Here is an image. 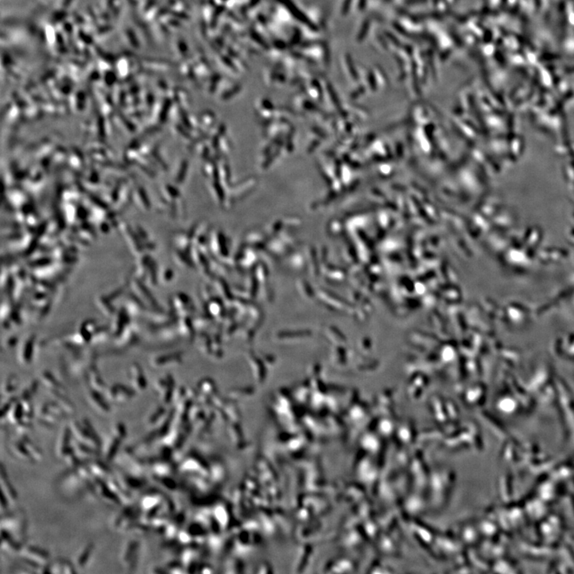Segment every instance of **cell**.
<instances>
[{
  "label": "cell",
  "instance_id": "cell-6",
  "mask_svg": "<svg viewBox=\"0 0 574 574\" xmlns=\"http://www.w3.org/2000/svg\"><path fill=\"white\" fill-rule=\"evenodd\" d=\"M42 573L49 574H74L75 570L70 562L65 560H57L51 562L50 565L42 570Z\"/></svg>",
  "mask_w": 574,
  "mask_h": 574
},
{
  "label": "cell",
  "instance_id": "cell-1",
  "mask_svg": "<svg viewBox=\"0 0 574 574\" xmlns=\"http://www.w3.org/2000/svg\"><path fill=\"white\" fill-rule=\"evenodd\" d=\"M21 553H22V561L29 567L43 570L47 566L46 563L49 561V554L46 552V550H42L37 546H29L22 549L21 550Z\"/></svg>",
  "mask_w": 574,
  "mask_h": 574
},
{
  "label": "cell",
  "instance_id": "cell-2",
  "mask_svg": "<svg viewBox=\"0 0 574 574\" xmlns=\"http://www.w3.org/2000/svg\"><path fill=\"white\" fill-rule=\"evenodd\" d=\"M1 490H2V509H6L9 506L10 501H15L17 499V494L15 490L12 486L10 481L8 479L7 475L4 472L3 466L2 465V472H1Z\"/></svg>",
  "mask_w": 574,
  "mask_h": 574
},
{
  "label": "cell",
  "instance_id": "cell-8",
  "mask_svg": "<svg viewBox=\"0 0 574 574\" xmlns=\"http://www.w3.org/2000/svg\"><path fill=\"white\" fill-rule=\"evenodd\" d=\"M34 340H35L34 336H30L23 343L19 353L20 359L22 363L27 364L31 361L34 353Z\"/></svg>",
  "mask_w": 574,
  "mask_h": 574
},
{
  "label": "cell",
  "instance_id": "cell-5",
  "mask_svg": "<svg viewBox=\"0 0 574 574\" xmlns=\"http://www.w3.org/2000/svg\"><path fill=\"white\" fill-rule=\"evenodd\" d=\"M139 544L137 541H131L128 543L122 556V561L127 565L128 569L134 570L138 561V551Z\"/></svg>",
  "mask_w": 574,
  "mask_h": 574
},
{
  "label": "cell",
  "instance_id": "cell-11",
  "mask_svg": "<svg viewBox=\"0 0 574 574\" xmlns=\"http://www.w3.org/2000/svg\"><path fill=\"white\" fill-rule=\"evenodd\" d=\"M93 550H94V546H93V544H89L85 547L83 552L81 554L79 558H78V564H79L80 566H85L87 564L88 561H89L90 556H91Z\"/></svg>",
  "mask_w": 574,
  "mask_h": 574
},
{
  "label": "cell",
  "instance_id": "cell-3",
  "mask_svg": "<svg viewBox=\"0 0 574 574\" xmlns=\"http://www.w3.org/2000/svg\"><path fill=\"white\" fill-rule=\"evenodd\" d=\"M107 394L109 401L122 403L134 397V391L125 385H115L109 389Z\"/></svg>",
  "mask_w": 574,
  "mask_h": 574
},
{
  "label": "cell",
  "instance_id": "cell-7",
  "mask_svg": "<svg viewBox=\"0 0 574 574\" xmlns=\"http://www.w3.org/2000/svg\"><path fill=\"white\" fill-rule=\"evenodd\" d=\"M88 399H89L91 406L98 411V413H106V414L110 413V406L108 405L106 400L102 397L100 392L94 390V389H90V393L88 394Z\"/></svg>",
  "mask_w": 574,
  "mask_h": 574
},
{
  "label": "cell",
  "instance_id": "cell-4",
  "mask_svg": "<svg viewBox=\"0 0 574 574\" xmlns=\"http://www.w3.org/2000/svg\"><path fill=\"white\" fill-rule=\"evenodd\" d=\"M130 381L134 386V390H144L147 387V380L144 374L142 367L135 363L130 367Z\"/></svg>",
  "mask_w": 574,
  "mask_h": 574
},
{
  "label": "cell",
  "instance_id": "cell-9",
  "mask_svg": "<svg viewBox=\"0 0 574 574\" xmlns=\"http://www.w3.org/2000/svg\"><path fill=\"white\" fill-rule=\"evenodd\" d=\"M42 381L47 388H51L52 392H61L62 385L57 381L53 375L48 372H45L42 375Z\"/></svg>",
  "mask_w": 574,
  "mask_h": 574
},
{
  "label": "cell",
  "instance_id": "cell-10",
  "mask_svg": "<svg viewBox=\"0 0 574 574\" xmlns=\"http://www.w3.org/2000/svg\"><path fill=\"white\" fill-rule=\"evenodd\" d=\"M112 300L109 298V297L106 296H101L98 298V305L101 310L103 312V313L107 315V316H112L115 312L114 307L111 304Z\"/></svg>",
  "mask_w": 574,
  "mask_h": 574
}]
</instances>
